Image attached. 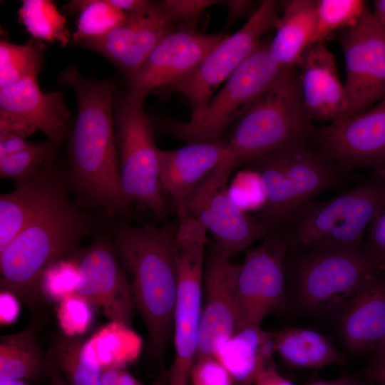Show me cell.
Here are the masks:
<instances>
[{
    "label": "cell",
    "instance_id": "cell-4",
    "mask_svg": "<svg viewBox=\"0 0 385 385\" xmlns=\"http://www.w3.org/2000/svg\"><path fill=\"white\" fill-rule=\"evenodd\" d=\"M302 101L297 66L284 68L279 77L236 120L226 140L220 164L205 178L215 188L225 187L238 166L280 146L308 137L314 127Z\"/></svg>",
    "mask_w": 385,
    "mask_h": 385
},
{
    "label": "cell",
    "instance_id": "cell-33",
    "mask_svg": "<svg viewBox=\"0 0 385 385\" xmlns=\"http://www.w3.org/2000/svg\"><path fill=\"white\" fill-rule=\"evenodd\" d=\"M58 146L47 138L32 142L24 150L0 158V177L14 180L16 185L33 178L56 158Z\"/></svg>",
    "mask_w": 385,
    "mask_h": 385
},
{
    "label": "cell",
    "instance_id": "cell-12",
    "mask_svg": "<svg viewBox=\"0 0 385 385\" xmlns=\"http://www.w3.org/2000/svg\"><path fill=\"white\" fill-rule=\"evenodd\" d=\"M308 138L344 175L368 168L385 181V98L359 114L314 125Z\"/></svg>",
    "mask_w": 385,
    "mask_h": 385
},
{
    "label": "cell",
    "instance_id": "cell-42",
    "mask_svg": "<svg viewBox=\"0 0 385 385\" xmlns=\"http://www.w3.org/2000/svg\"><path fill=\"white\" fill-rule=\"evenodd\" d=\"M32 142L9 133H0V158L16 153L28 148Z\"/></svg>",
    "mask_w": 385,
    "mask_h": 385
},
{
    "label": "cell",
    "instance_id": "cell-50",
    "mask_svg": "<svg viewBox=\"0 0 385 385\" xmlns=\"http://www.w3.org/2000/svg\"><path fill=\"white\" fill-rule=\"evenodd\" d=\"M335 385H365L359 381H357L354 379L342 378L337 380H335Z\"/></svg>",
    "mask_w": 385,
    "mask_h": 385
},
{
    "label": "cell",
    "instance_id": "cell-41",
    "mask_svg": "<svg viewBox=\"0 0 385 385\" xmlns=\"http://www.w3.org/2000/svg\"><path fill=\"white\" fill-rule=\"evenodd\" d=\"M20 300L8 291L0 293V322L1 325L10 324L18 317L20 312Z\"/></svg>",
    "mask_w": 385,
    "mask_h": 385
},
{
    "label": "cell",
    "instance_id": "cell-22",
    "mask_svg": "<svg viewBox=\"0 0 385 385\" xmlns=\"http://www.w3.org/2000/svg\"><path fill=\"white\" fill-rule=\"evenodd\" d=\"M226 140L192 143L175 150H159V178L162 190L175 204L178 218L185 215L186 200L221 162Z\"/></svg>",
    "mask_w": 385,
    "mask_h": 385
},
{
    "label": "cell",
    "instance_id": "cell-18",
    "mask_svg": "<svg viewBox=\"0 0 385 385\" xmlns=\"http://www.w3.org/2000/svg\"><path fill=\"white\" fill-rule=\"evenodd\" d=\"M237 270L214 245L207 252L196 357L213 355L222 341L242 329L236 304Z\"/></svg>",
    "mask_w": 385,
    "mask_h": 385
},
{
    "label": "cell",
    "instance_id": "cell-3",
    "mask_svg": "<svg viewBox=\"0 0 385 385\" xmlns=\"http://www.w3.org/2000/svg\"><path fill=\"white\" fill-rule=\"evenodd\" d=\"M94 228L91 215L68 193L37 216L0 252V289L30 310L45 302L41 281L54 264L71 258Z\"/></svg>",
    "mask_w": 385,
    "mask_h": 385
},
{
    "label": "cell",
    "instance_id": "cell-16",
    "mask_svg": "<svg viewBox=\"0 0 385 385\" xmlns=\"http://www.w3.org/2000/svg\"><path fill=\"white\" fill-rule=\"evenodd\" d=\"M73 124L63 93L42 92L37 76L0 87V133L26 138L39 130L60 145L69 138Z\"/></svg>",
    "mask_w": 385,
    "mask_h": 385
},
{
    "label": "cell",
    "instance_id": "cell-39",
    "mask_svg": "<svg viewBox=\"0 0 385 385\" xmlns=\"http://www.w3.org/2000/svg\"><path fill=\"white\" fill-rule=\"evenodd\" d=\"M366 247L381 270L385 268V191L370 225Z\"/></svg>",
    "mask_w": 385,
    "mask_h": 385
},
{
    "label": "cell",
    "instance_id": "cell-32",
    "mask_svg": "<svg viewBox=\"0 0 385 385\" xmlns=\"http://www.w3.org/2000/svg\"><path fill=\"white\" fill-rule=\"evenodd\" d=\"M51 348L68 385H100L102 369L88 358L85 342L63 335Z\"/></svg>",
    "mask_w": 385,
    "mask_h": 385
},
{
    "label": "cell",
    "instance_id": "cell-35",
    "mask_svg": "<svg viewBox=\"0 0 385 385\" xmlns=\"http://www.w3.org/2000/svg\"><path fill=\"white\" fill-rule=\"evenodd\" d=\"M78 270L71 257L48 267L41 281V290L45 301L58 302L68 294L76 292Z\"/></svg>",
    "mask_w": 385,
    "mask_h": 385
},
{
    "label": "cell",
    "instance_id": "cell-19",
    "mask_svg": "<svg viewBox=\"0 0 385 385\" xmlns=\"http://www.w3.org/2000/svg\"><path fill=\"white\" fill-rule=\"evenodd\" d=\"M185 210V215L195 217L211 232L214 247L230 258L254 241L263 239L267 232L255 217L240 207L225 188L197 186L186 200Z\"/></svg>",
    "mask_w": 385,
    "mask_h": 385
},
{
    "label": "cell",
    "instance_id": "cell-25",
    "mask_svg": "<svg viewBox=\"0 0 385 385\" xmlns=\"http://www.w3.org/2000/svg\"><path fill=\"white\" fill-rule=\"evenodd\" d=\"M316 1L292 0L279 16L275 34L270 41L274 60L283 68L297 66L304 53L313 44Z\"/></svg>",
    "mask_w": 385,
    "mask_h": 385
},
{
    "label": "cell",
    "instance_id": "cell-13",
    "mask_svg": "<svg viewBox=\"0 0 385 385\" xmlns=\"http://www.w3.org/2000/svg\"><path fill=\"white\" fill-rule=\"evenodd\" d=\"M344 56L346 117L363 113L385 98V34L366 6L339 37Z\"/></svg>",
    "mask_w": 385,
    "mask_h": 385
},
{
    "label": "cell",
    "instance_id": "cell-48",
    "mask_svg": "<svg viewBox=\"0 0 385 385\" xmlns=\"http://www.w3.org/2000/svg\"><path fill=\"white\" fill-rule=\"evenodd\" d=\"M372 12L385 34V0H376L373 3Z\"/></svg>",
    "mask_w": 385,
    "mask_h": 385
},
{
    "label": "cell",
    "instance_id": "cell-5",
    "mask_svg": "<svg viewBox=\"0 0 385 385\" xmlns=\"http://www.w3.org/2000/svg\"><path fill=\"white\" fill-rule=\"evenodd\" d=\"M247 165L257 175L263 196L255 217L267 231L285 230L302 207L339 185L345 176L308 137L280 146Z\"/></svg>",
    "mask_w": 385,
    "mask_h": 385
},
{
    "label": "cell",
    "instance_id": "cell-38",
    "mask_svg": "<svg viewBox=\"0 0 385 385\" xmlns=\"http://www.w3.org/2000/svg\"><path fill=\"white\" fill-rule=\"evenodd\" d=\"M220 2L215 0H166L161 1L167 14L175 24H189L207 7Z\"/></svg>",
    "mask_w": 385,
    "mask_h": 385
},
{
    "label": "cell",
    "instance_id": "cell-23",
    "mask_svg": "<svg viewBox=\"0 0 385 385\" xmlns=\"http://www.w3.org/2000/svg\"><path fill=\"white\" fill-rule=\"evenodd\" d=\"M381 270L344 304L339 330L354 352L374 350L385 338V276Z\"/></svg>",
    "mask_w": 385,
    "mask_h": 385
},
{
    "label": "cell",
    "instance_id": "cell-52",
    "mask_svg": "<svg viewBox=\"0 0 385 385\" xmlns=\"http://www.w3.org/2000/svg\"><path fill=\"white\" fill-rule=\"evenodd\" d=\"M310 385H335V381H317L311 384Z\"/></svg>",
    "mask_w": 385,
    "mask_h": 385
},
{
    "label": "cell",
    "instance_id": "cell-7",
    "mask_svg": "<svg viewBox=\"0 0 385 385\" xmlns=\"http://www.w3.org/2000/svg\"><path fill=\"white\" fill-rule=\"evenodd\" d=\"M384 191L385 181L374 177L331 199L306 204L285 229L288 251L361 245Z\"/></svg>",
    "mask_w": 385,
    "mask_h": 385
},
{
    "label": "cell",
    "instance_id": "cell-29",
    "mask_svg": "<svg viewBox=\"0 0 385 385\" xmlns=\"http://www.w3.org/2000/svg\"><path fill=\"white\" fill-rule=\"evenodd\" d=\"M19 20L34 38L58 42L62 47L71 42L66 19L50 0H24Z\"/></svg>",
    "mask_w": 385,
    "mask_h": 385
},
{
    "label": "cell",
    "instance_id": "cell-45",
    "mask_svg": "<svg viewBox=\"0 0 385 385\" xmlns=\"http://www.w3.org/2000/svg\"><path fill=\"white\" fill-rule=\"evenodd\" d=\"M46 356V369L51 379L50 385H68L58 367L54 352L51 347L48 349Z\"/></svg>",
    "mask_w": 385,
    "mask_h": 385
},
{
    "label": "cell",
    "instance_id": "cell-28",
    "mask_svg": "<svg viewBox=\"0 0 385 385\" xmlns=\"http://www.w3.org/2000/svg\"><path fill=\"white\" fill-rule=\"evenodd\" d=\"M46 367L32 328L4 335L0 339V380L32 379Z\"/></svg>",
    "mask_w": 385,
    "mask_h": 385
},
{
    "label": "cell",
    "instance_id": "cell-24",
    "mask_svg": "<svg viewBox=\"0 0 385 385\" xmlns=\"http://www.w3.org/2000/svg\"><path fill=\"white\" fill-rule=\"evenodd\" d=\"M272 332L245 327L222 341L214 356L229 373L233 385H253L259 374L275 366Z\"/></svg>",
    "mask_w": 385,
    "mask_h": 385
},
{
    "label": "cell",
    "instance_id": "cell-51",
    "mask_svg": "<svg viewBox=\"0 0 385 385\" xmlns=\"http://www.w3.org/2000/svg\"><path fill=\"white\" fill-rule=\"evenodd\" d=\"M0 385H29L22 379H4L0 380Z\"/></svg>",
    "mask_w": 385,
    "mask_h": 385
},
{
    "label": "cell",
    "instance_id": "cell-46",
    "mask_svg": "<svg viewBox=\"0 0 385 385\" xmlns=\"http://www.w3.org/2000/svg\"><path fill=\"white\" fill-rule=\"evenodd\" d=\"M228 5L230 23L247 14L251 9L252 2L250 1H227Z\"/></svg>",
    "mask_w": 385,
    "mask_h": 385
},
{
    "label": "cell",
    "instance_id": "cell-36",
    "mask_svg": "<svg viewBox=\"0 0 385 385\" xmlns=\"http://www.w3.org/2000/svg\"><path fill=\"white\" fill-rule=\"evenodd\" d=\"M57 317L63 335L73 337L84 333L92 321L93 307L76 292L68 294L58 302Z\"/></svg>",
    "mask_w": 385,
    "mask_h": 385
},
{
    "label": "cell",
    "instance_id": "cell-9",
    "mask_svg": "<svg viewBox=\"0 0 385 385\" xmlns=\"http://www.w3.org/2000/svg\"><path fill=\"white\" fill-rule=\"evenodd\" d=\"M284 68L273 58L270 41H262L212 97L197 120H170L160 128L188 143L220 141L231 123L274 83Z\"/></svg>",
    "mask_w": 385,
    "mask_h": 385
},
{
    "label": "cell",
    "instance_id": "cell-21",
    "mask_svg": "<svg viewBox=\"0 0 385 385\" xmlns=\"http://www.w3.org/2000/svg\"><path fill=\"white\" fill-rule=\"evenodd\" d=\"M297 68L302 101L311 120L331 123L345 118L348 105L344 86L324 42L312 44Z\"/></svg>",
    "mask_w": 385,
    "mask_h": 385
},
{
    "label": "cell",
    "instance_id": "cell-49",
    "mask_svg": "<svg viewBox=\"0 0 385 385\" xmlns=\"http://www.w3.org/2000/svg\"><path fill=\"white\" fill-rule=\"evenodd\" d=\"M374 353L373 360L385 359V338L374 350Z\"/></svg>",
    "mask_w": 385,
    "mask_h": 385
},
{
    "label": "cell",
    "instance_id": "cell-15",
    "mask_svg": "<svg viewBox=\"0 0 385 385\" xmlns=\"http://www.w3.org/2000/svg\"><path fill=\"white\" fill-rule=\"evenodd\" d=\"M195 21L180 25L154 48L127 79L128 94L143 102L152 91L163 90L179 81L190 74L225 36L199 32Z\"/></svg>",
    "mask_w": 385,
    "mask_h": 385
},
{
    "label": "cell",
    "instance_id": "cell-10",
    "mask_svg": "<svg viewBox=\"0 0 385 385\" xmlns=\"http://www.w3.org/2000/svg\"><path fill=\"white\" fill-rule=\"evenodd\" d=\"M276 1L265 0L247 22L224 38L188 76L163 89L187 98L191 107L188 120L198 119L214 93L234 71L257 48L261 37L274 29L279 18Z\"/></svg>",
    "mask_w": 385,
    "mask_h": 385
},
{
    "label": "cell",
    "instance_id": "cell-8",
    "mask_svg": "<svg viewBox=\"0 0 385 385\" xmlns=\"http://www.w3.org/2000/svg\"><path fill=\"white\" fill-rule=\"evenodd\" d=\"M143 102L125 92H115L113 118L120 183L131 205L136 202L164 218L168 209L159 178V148L151 118Z\"/></svg>",
    "mask_w": 385,
    "mask_h": 385
},
{
    "label": "cell",
    "instance_id": "cell-26",
    "mask_svg": "<svg viewBox=\"0 0 385 385\" xmlns=\"http://www.w3.org/2000/svg\"><path fill=\"white\" fill-rule=\"evenodd\" d=\"M272 339L274 352L294 367L319 369L346 363L342 353L313 329L285 327L272 332Z\"/></svg>",
    "mask_w": 385,
    "mask_h": 385
},
{
    "label": "cell",
    "instance_id": "cell-14",
    "mask_svg": "<svg viewBox=\"0 0 385 385\" xmlns=\"http://www.w3.org/2000/svg\"><path fill=\"white\" fill-rule=\"evenodd\" d=\"M78 270L76 293L111 320L130 327L133 294L113 240L99 237L73 256Z\"/></svg>",
    "mask_w": 385,
    "mask_h": 385
},
{
    "label": "cell",
    "instance_id": "cell-37",
    "mask_svg": "<svg viewBox=\"0 0 385 385\" xmlns=\"http://www.w3.org/2000/svg\"><path fill=\"white\" fill-rule=\"evenodd\" d=\"M190 380L192 385H233L229 373L214 355L195 359Z\"/></svg>",
    "mask_w": 385,
    "mask_h": 385
},
{
    "label": "cell",
    "instance_id": "cell-44",
    "mask_svg": "<svg viewBox=\"0 0 385 385\" xmlns=\"http://www.w3.org/2000/svg\"><path fill=\"white\" fill-rule=\"evenodd\" d=\"M108 1L127 14H134L148 9L151 1L145 0H108Z\"/></svg>",
    "mask_w": 385,
    "mask_h": 385
},
{
    "label": "cell",
    "instance_id": "cell-34",
    "mask_svg": "<svg viewBox=\"0 0 385 385\" xmlns=\"http://www.w3.org/2000/svg\"><path fill=\"white\" fill-rule=\"evenodd\" d=\"M366 6L361 0H317L313 43L324 42L334 31L356 24Z\"/></svg>",
    "mask_w": 385,
    "mask_h": 385
},
{
    "label": "cell",
    "instance_id": "cell-47",
    "mask_svg": "<svg viewBox=\"0 0 385 385\" xmlns=\"http://www.w3.org/2000/svg\"><path fill=\"white\" fill-rule=\"evenodd\" d=\"M366 376L372 381L385 385V359L373 360L366 370Z\"/></svg>",
    "mask_w": 385,
    "mask_h": 385
},
{
    "label": "cell",
    "instance_id": "cell-1",
    "mask_svg": "<svg viewBox=\"0 0 385 385\" xmlns=\"http://www.w3.org/2000/svg\"><path fill=\"white\" fill-rule=\"evenodd\" d=\"M57 78L60 84L73 89L77 101L65 175L70 191L77 197L76 202L85 210L128 214L131 205L121 186L113 118L116 81L83 77L74 65L60 72Z\"/></svg>",
    "mask_w": 385,
    "mask_h": 385
},
{
    "label": "cell",
    "instance_id": "cell-6",
    "mask_svg": "<svg viewBox=\"0 0 385 385\" xmlns=\"http://www.w3.org/2000/svg\"><path fill=\"white\" fill-rule=\"evenodd\" d=\"M285 269L288 307L312 317L342 307L382 270L364 244L288 251Z\"/></svg>",
    "mask_w": 385,
    "mask_h": 385
},
{
    "label": "cell",
    "instance_id": "cell-43",
    "mask_svg": "<svg viewBox=\"0 0 385 385\" xmlns=\"http://www.w3.org/2000/svg\"><path fill=\"white\" fill-rule=\"evenodd\" d=\"M254 385H296L287 380L272 366L261 372L255 380Z\"/></svg>",
    "mask_w": 385,
    "mask_h": 385
},
{
    "label": "cell",
    "instance_id": "cell-30",
    "mask_svg": "<svg viewBox=\"0 0 385 385\" xmlns=\"http://www.w3.org/2000/svg\"><path fill=\"white\" fill-rule=\"evenodd\" d=\"M46 47L33 38L25 44L0 42V87L37 76L44 61Z\"/></svg>",
    "mask_w": 385,
    "mask_h": 385
},
{
    "label": "cell",
    "instance_id": "cell-31",
    "mask_svg": "<svg viewBox=\"0 0 385 385\" xmlns=\"http://www.w3.org/2000/svg\"><path fill=\"white\" fill-rule=\"evenodd\" d=\"M67 9L78 13L76 30L71 43L104 35L123 24L128 14L111 4L108 0H76Z\"/></svg>",
    "mask_w": 385,
    "mask_h": 385
},
{
    "label": "cell",
    "instance_id": "cell-40",
    "mask_svg": "<svg viewBox=\"0 0 385 385\" xmlns=\"http://www.w3.org/2000/svg\"><path fill=\"white\" fill-rule=\"evenodd\" d=\"M100 385H143L124 367L102 369Z\"/></svg>",
    "mask_w": 385,
    "mask_h": 385
},
{
    "label": "cell",
    "instance_id": "cell-27",
    "mask_svg": "<svg viewBox=\"0 0 385 385\" xmlns=\"http://www.w3.org/2000/svg\"><path fill=\"white\" fill-rule=\"evenodd\" d=\"M142 344V338L130 327L111 322L85 342V349L88 358L101 369L125 368L138 357Z\"/></svg>",
    "mask_w": 385,
    "mask_h": 385
},
{
    "label": "cell",
    "instance_id": "cell-17",
    "mask_svg": "<svg viewBox=\"0 0 385 385\" xmlns=\"http://www.w3.org/2000/svg\"><path fill=\"white\" fill-rule=\"evenodd\" d=\"M160 1H152L145 10L128 14L125 21L107 34L84 38L75 45L104 56L130 78L154 48L178 26Z\"/></svg>",
    "mask_w": 385,
    "mask_h": 385
},
{
    "label": "cell",
    "instance_id": "cell-2",
    "mask_svg": "<svg viewBox=\"0 0 385 385\" xmlns=\"http://www.w3.org/2000/svg\"><path fill=\"white\" fill-rule=\"evenodd\" d=\"M176 230L170 224L122 225L117 227L113 238L121 264L130 277L135 307L148 332V351L160 366L174 328L178 294Z\"/></svg>",
    "mask_w": 385,
    "mask_h": 385
},
{
    "label": "cell",
    "instance_id": "cell-11",
    "mask_svg": "<svg viewBox=\"0 0 385 385\" xmlns=\"http://www.w3.org/2000/svg\"><path fill=\"white\" fill-rule=\"evenodd\" d=\"M286 230H270L238 265L236 304L242 328L261 327L266 317L288 307Z\"/></svg>",
    "mask_w": 385,
    "mask_h": 385
},
{
    "label": "cell",
    "instance_id": "cell-20",
    "mask_svg": "<svg viewBox=\"0 0 385 385\" xmlns=\"http://www.w3.org/2000/svg\"><path fill=\"white\" fill-rule=\"evenodd\" d=\"M56 159L33 178L16 185L14 190L0 195V252L37 216L70 191Z\"/></svg>",
    "mask_w": 385,
    "mask_h": 385
}]
</instances>
